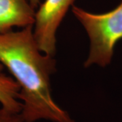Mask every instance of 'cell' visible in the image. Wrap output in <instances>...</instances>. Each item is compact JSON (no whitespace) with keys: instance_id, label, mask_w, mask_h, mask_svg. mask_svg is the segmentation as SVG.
I'll return each instance as SVG.
<instances>
[{"instance_id":"obj_2","label":"cell","mask_w":122,"mask_h":122,"mask_svg":"<svg viewBox=\"0 0 122 122\" xmlns=\"http://www.w3.org/2000/svg\"><path fill=\"white\" fill-rule=\"evenodd\" d=\"M72 12L85 29L90 40L85 67L109 65L115 45L122 39V0L113 10L106 13H91L75 5L72 6Z\"/></svg>"},{"instance_id":"obj_1","label":"cell","mask_w":122,"mask_h":122,"mask_svg":"<svg viewBox=\"0 0 122 122\" xmlns=\"http://www.w3.org/2000/svg\"><path fill=\"white\" fill-rule=\"evenodd\" d=\"M33 26L0 33V63L20 86L23 121L75 122L53 98L50 76L56 71V62L54 56L39 50Z\"/></svg>"},{"instance_id":"obj_6","label":"cell","mask_w":122,"mask_h":122,"mask_svg":"<svg viewBox=\"0 0 122 122\" xmlns=\"http://www.w3.org/2000/svg\"><path fill=\"white\" fill-rule=\"evenodd\" d=\"M0 122H24L20 113H16L3 107L0 109Z\"/></svg>"},{"instance_id":"obj_8","label":"cell","mask_w":122,"mask_h":122,"mask_svg":"<svg viewBox=\"0 0 122 122\" xmlns=\"http://www.w3.org/2000/svg\"><path fill=\"white\" fill-rule=\"evenodd\" d=\"M3 69H4V66L2 64L0 63V74L1 73V71H3Z\"/></svg>"},{"instance_id":"obj_7","label":"cell","mask_w":122,"mask_h":122,"mask_svg":"<svg viewBox=\"0 0 122 122\" xmlns=\"http://www.w3.org/2000/svg\"><path fill=\"white\" fill-rule=\"evenodd\" d=\"M29 1H30V4L32 5V6L34 8H37L39 5V0H29Z\"/></svg>"},{"instance_id":"obj_3","label":"cell","mask_w":122,"mask_h":122,"mask_svg":"<svg viewBox=\"0 0 122 122\" xmlns=\"http://www.w3.org/2000/svg\"><path fill=\"white\" fill-rule=\"evenodd\" d=\"M75 0H45L35 12L33 35L39 50L54 56L58 29Z\"/></svg>"},{"instance_id":"obj_5","label":"cell","mask_w":122,"mask_h":122,"mask_svg":"<svg viewBox=\"0 0 122 122\" xmlns=\"http://www.w3.org/2000/svg\"><path fill=\"white\" fill-rule=\"evenodd\" d=\"M20 86L14 78L0 74V104L9 111L20 113L22 105L19 98Z\"/></svg>"},{"instance_id":"obj_4","label":"cell","mask_w":122,"mask_h":122,"mask_svg":"<svg viewBox=\"0 0 122 122\" xmlns=\"http://www.w3.org/2000/svg\"><path fill=\"white\" fill-rule=\"evenodd\" d=\"M35 9L29 0H0V33L33 26Z\"/></svg>"}]
</instances>
